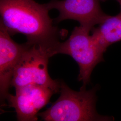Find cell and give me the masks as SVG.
Masks as SVG:
<instances>
[{"instance_id": "obj_1", "label": "cell", "mask_w": 121, "mask_h": 121, "mask_svg": "<svg viewBox=\"0 0 121 121\" xmlns=\"http://www.w3.org/2000/svg\"><path fill=\"white\" fill-rule=\"evenodd\" d=\"M46 4L34 0H0V22L10 35H25L27 42L53 45L61 32L53 24Z\"/></svg>"}, {"instance_id": "obj_3", "label": "cell", "mask_w": 121, "mask_h": 121, "mask_svg": "<svg viewBox=\"0 0 121 121\" xmlns=\"http://www.w3.org/2000/svg\"><path fill=\"white\" fill-rule=\"evenodd\" d=\"M14 70L11 86L15 89L30 84H37L59 93L61 81L52 79L48 70L49 58L55 55L54 45L26 42Z\"/></svg>"}, {"instance_id": "obj_2", "label": "cell", "mask_w": 121, "mask_h": 121, "mask_svg": "<svg viewBox=\"0 0 121 121\" xmlns=\"http://www.w3.org/2000/svg\"><path fill=\"white\" fill-rule=\"evenodd\" d=\"M96 89L87 90L82 86L79 91L70 88L61 81L60 96L38 116L45 121H108L113 117L99 114L96 111Z\"/></svg>"}, {"instance_id": "obj_7", "label": "cell", "mask_w": 121, "mask_h": 121, "mask_svg": "<svg viewBox=\"0 0 121 121\" xmlns=\"http://www.w3.org/2000/svg\"><path fill=\"white\" fill-rule=\"evenodd\" d=\"M25 46L13 40L0 23V95L2 105L9 95L13 74Z\"/></svg>"}, {"instance_id": "obj_6", "label": "cell", "mask_w": 121, "mask_h": 121, "mask_svg": "<svg viewBox=\"0 0 121 121\" xmlns=\"http://www.w3.org/2000/svg\"><path fill=\"white\" fill-rule=\"evenodd\" d=\"M54 94L46 86L30 84L16 88L15 95L9 94L6 100L9 107L15 109L17 121H37L39 111Z\"/></svg>"}, {"instance_id": "obj_8", "label": "cell", "mask_w": 121, "mask_h": 121, "mask_svg": "<svg viewBox=\"0 0 121 121\" xmlns=\"http://www.w3.org/2000/svg\"><path fill=\"white\" fill-rule=\"evenodd\" d=\"M91 31L93 38L105 52L109 46L121 41V8L116 15H108Z\"/></svg>"}, {"instance_id": "obj_9", "label": "cell", "mask_w": 121, "mask_h": 121, "mask_svg": "<svg viewBox=\"0 0 121 121\" xmlns=\"http://www.w3.org/2000/svg\"><path fill=\"white\" fill-rule=\"evenodd\" d=\"M107 0H100L101 1H106ZM117 1V2L119 4H120V6L121 5V0H116Z\"/></svg>"}, {"instance_id": "obj_10", "label": "cell", "mask_w": 121, "mask_h": 121, "mask_svg": "<svg viewBox=\"0 0 121 121\" xmlns=\"http://www.w3.org/2000/svg\"><path fill=\"white\" fill-rule=\"evenodd\" d=\"M120 8H121V5L120 6Z\"/></svg>"}, {"instance_id": "obj_5", "label": "cell", "mask_w": 121, "mask_h": 121, "mask_svg": "<svg viewBox=\"0 0 121 121\" xmlns=\"http://www.w3.org/2000/svg\"><path fill=\"white\" fill-rule=\"evenodd\" d=\"M100 1V0H51L46 5L49 10L56 9L58 11L59 15L54 19L56 23L72 19L91 30L108 15L102 10Z\"/></svg>"}, {"instance_id": "obj_4", "label": "cell", "mask_w": 121, "mask_h": 121, "mask_svg": "<svg viewBox=\"0 0 121 121\" xmlns=\"http://www.w3.org/2000/svg\"><path fill=\"white\" fill-rule=\"evenodd\" d=\"M90 29L83 26H76L69 38L57 43L54 54H63L71 56L79 68L78 80L86 86L91 80V73L96 65L104 61V51L97 43Z\"/></svg>"}]
</instances>
